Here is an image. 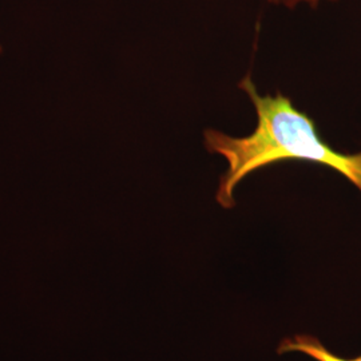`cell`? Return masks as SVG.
Wrapping results in <instances>:
<instances>
[{
    "mask_svg": "<svg viewBox=\"0 0 361 361\" xmlns=\"http://www.w3.org/2000/svg\"><path fill=\"white\" fill-rule=\"evenodd\" d=\"M1 50H3V49H1V44H0V52H1Z\"/></svg>",
    "mask_w": 361,
    "mask_h": 361,
    "instance_id": "277c9868",
    "label": "cell"
},
{
    "mask_svg": "<svg viewBox=\"0 0 361 361\" xmlns=\"http://www.w3.org/2000/svg\"><path fill=\"white\" fill-rule=\"evenodd\" d=\"M279 352H301L317 361H361V356L355 359L340 357L325 348L316 337L308 335H297L292 338H286L279 347Z\"/></svg>",
    "mask_w": 361,
    "mask_h": 361,
    "instance_id": "7a4b0ae2",
    "label": "cell"
},
{
    "mask_svg": "<svg viewBox=\"0 0 361 361\" xmlns=\"http://www.w3.org/2000/svg\"><path fill=\"white\" fill-rule=\"evenodd\" d=\"M265 1L269 3L271 6H276V7H284L288 10H295V8L301 7V6L317 7L325 1H336V0H265Z\"/></svg>",
    "mask_w": 361,
    "mask_h": 361,
    "instance_id": "3957f363",
    "label": "cell"
},
{
    "mask_svg": "<svg viewBox=\"0 0 361 361\" xmlns=\"http://www.w3.org/2000/svg\"><path fill=\"white\" fill-rule=\"evenodd\" d=\"M238 87L255 106L256 129L245 137H232L214 129L204 133L207 152L226 161V171L216 194L221 207L235 205L234 190L249 174L285 161H305L336 170L361 192V152L347 154L335 150L320 137L314 121L284 94L261 95L249 75Z\"/></svg>",
    "mask_w": 361,
    "mask_h": 361,
    "instance_id": "6da1fadb",
    "label": "cell"
}]
</instances>
